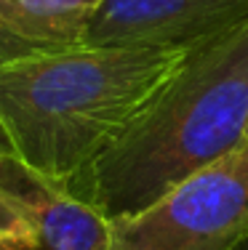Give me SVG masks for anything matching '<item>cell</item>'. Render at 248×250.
Wrapping results in <instances>:
<instances>
[{
	"mask_svg": "<svg viewBox=\"0 0 248 250\" xmlns=\"http://www.w3.org/2000/svg\"><path fill=\"white\" fill-rule=\"evenodd\" d=\"M115 250H243L248 139L134 216L112 221Z\"/></svg>",
	"mask_w": 248,
	"mask_h": 250,
	"instance_id": "cell-3",
	"label": "cell"
},
{
	"mask_svg": "<svg viewBox=\"0 0 248 250\" xmlns=\"http://www.w3.org/2000/svg\"><path fill=\"white\" fill-rule=\"evenodd\" d=\"M246 139L248 19L187 51L126 130L69 187L117 221Z\"/></svg>",
	"mask_w": 248,
	"mask_h": 250,
	"instance_id": "cell-1",
	"label": "cell"
},
{
	"mask_svg": "<svg viewBox=\"0 0 248 250\" xmlns=\"http://www.w3.org/2000/svg\"><path fill=\"white\" fill-rule=\"evenodd\" d=\"M0 189L29 218L43 250H115L112 221L69 184L40 178L8 157L0 163Z\"/></svg>",
	"mask_w": 248,
	"mask_h": 250,
	"instance_id": "cell-5",
	"label": "cell"
},
{
	"mask_svg": "<svg viewBox=\"0 0 248 250\" xmlns=\"http://www.w3.org/2000/svg\"><path fill=\"white\" fill-rule=\"evenodd\" d=\"M184 53L75 45L0 67V120L16 157L40 178L72 184L126 130Z\"/></svg>",
	"mask_w": 248,
	"mask_h": 250,
	"instance_id": "cell-2",
	"label": "cell"
},
{
	"mask_svg": "<svg viewBox=\"0 0 248 250\" xmlns=\"http://www.w3.org/2000/svg\"><path fill=\"white\" fill-rule=\"evenodd\" d=\"M8 157H16V152H14V144H11L8 130H5L3 120H0V163H5Z\"/></svg>",
	"mask_w": 248,
	"mask_h": 250,
	"instance_id": "cell-9",
	"label": "cell"
},
{
	"mask_svg": "<svg viewBox=\"0 0 248 250\" xmlns=\"http://www.w3.org/2000/svg\"><path fill=\"white\" fill-rule=\"evenodd\" d=\"M243 250H248V242H246V248H243Z\"/></svg>",
	"mask_w": 248,
	"mask_h": 250,
	"instance_id": "cell-10",
	"label": "cell"
},
{
	"mask_svg": "<svg viewBox=\"0 0 248 250\" xmlns=\"http://www.w3.org/2000/svg\"><path fill=\"white\" fill-rule=\"evenodd\" d=\"M248 19V0H104L83 45L190 51Z\"/></svg>",
	"mask_w": 248,
	"mask_h": 250,
	"instance_id": "cell-4",
	"label": "cell"
},
{
	"mask_svg": "<svg viewBox=\"0 0 248 250\" xmlns=\"http://www.w3.org/2000/svg\"><path fill=\"white\" fill-rule=\"evenodd\" d=\"M0 250H40L35 226L3 189H0Z\"/></svg>",
	"mask_w": 248,
	"mask_h": 250,
	"instance_id": "cell-8",
	"label": "cell"
},
{
	"mask_svg": "<svg viewBox=\"0 0 248 250\" xmlns=\"http://www.w3.org/2000/svg\"><path fill=\"white\" fill-rule=\"evenodd\" d=\"M104 0H8L19 24L45 51L83 45L88 21Z\"/></svg>",
	"mask_w": 248,
	"mask_h": 250,
	"instance_id": "cell-6",
	"label": "cell"
},
{
	"mask_svg": "<svg viewBox=\"0 0 248 250\" xmlns=\"http://www.w3.org/2000/svg\"><path fill=\"white\" fill-rule=\"evenodd\" d=\"M35 53H45V48L19 24L8 0H0V67L35 56Z\"/></svg>",
	"mask_w": 248,
	"mask_h": 250,
	"instance_id": "cell-7",
	"label": "cell"
}]
</instances>
